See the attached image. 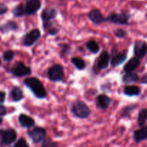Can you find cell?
I'll return each instance as SVG.
<instances>
[{"instance_id": "obj_9", "label": "cell", "mask_w": 147, "mask_h": 147, "mask_svg": "<svg viewBox=\"0 0 147 147\" xmlns=\"http://www.w3.org/2000/svg\"><path fill=\"white\" fill-rule=\"evenodd\" d=\"M128 50H123L122 52H118L117 47L114 46L112 49L111 56H110L111 64L113 67H117L123 64L127 59Z\"/></svg>"}, {"instance_id": "obj_33", "label": "cell", "mask_w": 147, "mask_h": 147, "mask_svg": "<svg viewBox=\"0 0 147 147\" xmlns=\"http://www.w3.org/2000/svg\"><path fill=\"white\" fill-rule=\"evenodd\" d=\"M47 32L48 34V35L50 36H55L60 32V29L57 28V27H52L51 28H50L49 30H47Z\"/></svg>"}, {"instance_id": "obj_26", "label": "cell", "mask_w": 147, "mask_h": 147, "mask_svg": "<svg viewBox=\"0 0 147 147\" xmlns=\"http://www.w3.org/2000/svg\"><path fill=\"white\" fill-rule=\"evenodd\" d=\"M146 119H147V109L146 108L142 109V110L139 111V115H138V119H137V122L138 125H139V127H143L146 125Z\"/></svg>"}, {"instance_id": "obj_35", "label": "cell", "mask_w": 147, "mask_h": 147, "mask_svg": "<svg viewBox=\"0 0 147 147\" xmlns=\"http://www.w3.org/2000/svg\"><path fill=\"white\" fill-rule=\"evenodd\" d=\"M7 113V109L4 105H0V117L5 116Z\"/></svg>"}, {"instance_id": "obj_17", "label": "cell", "mask_w": 147, "mask_h": 147, "mask_svg": "<svg viewBox=\"0 0 147 147\" xmlns=\"http://www.w3.org/2000/svg\"><path fill=\"white\" fill-rule=\"evenodd\" d=\"M141 65V60L137 57H133L126 63L123 67V71L125 73H133Z\"/></svg>"}, {"instance_id": "obj_29", "label": "cell", "mask_w": 147, "mask_h": 147, "mask_svg": "<svg viewBox=\"0 0 147 147\" xmlns=\"http://www.w3.org/2000/svg\"><path fill=\"white\" fill-rule=\"evenodd\" d=\"M14 56H15L14 52L11 50H6V51L3 53L2 58L5 62H10L14 58Z\"/></svg>"}, {"instance_id": "obj_38", "label": "cell", "mask_w": 147, "mask_h": 147, "mask_svg": "<svg viewBox=\"0 0 147 147\" xmlns=\"http://www.w3.org/2000/svg\"><path fill=\"white\" fill-rule=\"evenodd\" d=\"M2 123H3V119L0 117V125L2 124Z\"/></svg>"}, {"instance_id": "obj_37", "label": "cell", "mask_w": 147, "mask_h": 147, "mask_svg": "<svg viewBox=\"0 0 147 147\" xmlns=\"http://www.w3.org/2000/svg\"><path fill=\"white\" fill-rule=\"evenodd\" d=\"M141 83H142V84H144V85L147 84V74L146 73H145V74L142 77Z\"/></svg>"}, {"instance_id": "obj_39", "label": "cell", "mask_w": 147, "mask_h": 147, "mask_svg": "<svg viewBox=\"0 0 147 147\" xmlns=\"http://www.w3.org/2000/svg\"><path fill=\"white\" fill-rule=\"evenodd\" d=\"M1 65V59H0V66Z\"/></svg>"}, {"instance_id": "obj_3", "label": "cell", "mask_w": 147, "mask_h": 147, "mask_svg": "<svg viewBox=\"0 0 147 147\" xmlns=\"http://www.w3.org/2000/svg\"><path fill=\"white\" fill-rule=\"evenodd\" d=\"M57 14L58 11L57 9L53 7H46L42 11L40 17L42 21V27L45 31H47L53 27V23L52 22V21L56 18Z\"/></svg>"}, {"instance_id": "obj_14", "label": "cell", "mask_w": 147, "mask_h": 147, "mask_svg": "<svg viewBox=\"0 0 147 147\" xmlns=\"http://www.w3.org/2000/svg\"><path fill=\"white\" fill-rule=\"evenodd\" d=\"M110 54L106 50L101 52L96 60V66L98 70H105L108 68L110 63Z\"/></svg>"}, {"instance_id": "obj_20", "label": "cell", "mask_w": 147, "mask_h": 147, "mask_svg": "<svg viewBox=\"0 0 147 147\" xmlns=\"http://www.w3.org/2000/svg\"><path fill=\"white\" fill-rule=\"evenodd\" d=\"M10 98L14 103H18L23 100L24 96L23 90L19 86H13L12 89L10 91Z\"/></svg>"}, {"instance_id": "obj_4", "label": "cell", "mask_w": 147, "mask_h": 147, "mask_svg": "<svg viewBox=\"0 0 147 147\" xmlns=\"http://www.w3.org/2000/svg\"><path fill=\"white\" fill-rule=\"evenodd\" d=\"M47 78L52 82H61L65 78V70L62 65L54 64L47 72Z\"/></svg>"}, {"instance_id": "obj_21", "label": "cell", "mask_w": 147, "mask_h": 147, "mask_svg": "<svg viewBox=\"0 0 147 147\" xmlns=\"http://www.w3.org/2000/svg\"><path fill=\"white\" fill-rule=\"evenodd\" d=\"M142 93V90L140 87L134 85L131 86H126L123 88V94L129 97H133V96H139Z\"/></svg>"}, {"instance_id": "obj_22", "label": "cell", "mask_w": 147, "mask_h": 147, "mask_svg": "<svg viewBox=\"0 0 147 147\" xmlns=\"http://www.w3.org/2000/svg\"><path fill=\"white\" fill-rule=\"evenodd\" d=\"M139 80V76L136 73H125L122 76V82L125 84H130V83L137 82Z\"/></svg>"}, {"instance_id": "obj_31", "label": "cell", "mask_w": 147, "mask_h": 147, "mask_svg": "<svg viewBox=\"0 0 147 147\" xmlns=\"http://www.w3.org/2000/svg\"><path fill=\"white\" fill-rule=\"evenodd\" d=\"M41 147H59L58 144L55 142L50 139H45L42 142Z\"/></svg>"}, {"instance_id": "obj_16", "label": "cell", "mask_w": 147, "mask_h": 147, "mask_svg": "<svg viewBox=\"0 0 147 147\" xmlns=\"http://www.w3.org/2000/svg\"><path fill=\"white\" fill-rule=\"evenodd\" d=\"M18 123L22 128L30 129L35 126V121L31 116L25 113H20L18 116Z\"/></svg>"}, {"instance_id": "obj_32", "label": "cell", "mask_w": 147, "mask_h": 147, "mask_svg": "<svg viewBox=\"0 0 147 147\" xmlns=\"http://www.w3.org/2000/svg\"><path fill=\"white\" fill-rule=\"evenodd\" d=\"M13 147H30V145L24 138H20L16 142Z\"/></svg>"}, {"instance_id": "obj_34", "label": "cell", "mask_w": 147, "mask_h": 147, "mask_svg": "<svg viewBox=\"0 0 147 147\" xmlns=\"http://www.w3.org/2000/svg\"><path fill=\"white\" fill-rule=\"evenodd\" d=\"M8 7L4 3L0 2V16L4 15L8 12Z\"/></svg>"}, {"instance_id": "obj_15", "label": "cell", "mask_w": 147, "mask_h": 147, "mask_svg": "<svg viewBox=\"0 0 147 147\" xmlns=\"http://www.w3.org/2000/svg\"><path fill=\"white\" fill-rule=\"evenodd\" d=\"M111 98L104 93L98 95L96 98V106L98 109L106 110L111 103Z\"/></svg>"}, {"instance_id": "obj_10", "label": "cell", "mask_w": 147, "mask_h": 147, "mask_svg": "<svg viewBox=\"0 0 147 147\" xmlns=\"http://www.w3.org/2000/svg\"><path fill=\"white\" fill-rule=\"evenodd\" d=\"M0 136L2 144L5 146H10L14 143L17 138V133L15 129L9 128L0 130Z\"/></svg>"}, {"instance_id": "obj_12", "label": "cell", "mask_w": 147, "mask_h": 147, "mask_svg": "<svg viewBox=\"0 0 147 147\" xmlns=\"http://www.w3.org/2000/svg\"><path fill=\"white\" fill-rule=\"evenodd\" d=\"M42 7L40 0H27L24 4L25 15L31 16L35 14Z\"/></svg>"}, {"instance_id": "obj_30", "label": "cell", "mask_w": 147, "mask_h": 147, "mask_svg": "<svg viewBox=\"0 0 147 147\" xmlns=\"http://www.w3.org/2000/svg\"><path fill=\"white\" fill-rule=\"evenodd\" d=\"M113 34L117 38L119 39H123L127 36L128 32L123 29L117 28L113 31Z\"/></svg>"}, {"instance_id": "obj_2", "label": "cell", "mask_w": 147, "mask_h": 147, "mask_svg": "<svg viewBox=\"0 0 147 147\" xmlns=\"http://www.w3.org/2000/svg\"><path fill=\"white\" fill-rule=\"evenodd\" d=\"M71 112L76 117L80 119H88L91 114V110L86 102L80 99L75 100L71 105Z\"/></svg>"}, {"instance_id": "obj_11", "label": "cell", "mask_w": 147, "mask_h": 147, "mask_svg": "<svg viewBox=\"0 0 147 147\" xmlns=\"http://www.w3.org/2000/svg\"><path fill=\"white\" fill-rule=\"evenodd\" d=\"M134 54L138 59H143L147 54V45L145 40H138L134 42Z\"/></svg>"}, {"instance_id": "obj_36", "label": "cell", "mask_w": 147, "mask_h": 147, "mask_svg": "<svg viewBox=\"0 0 147 147\" xmlns=\"http://www.w3.org/2000/svg\"><path fill=\"white\" fill-rule=\"evenodd\" d=\"M6 100V93L3 90H0V105H3Z\"/></svg>"}, {"instance_id": "obj_18", "label": "cell", "mask_w": 147, "mask_h": 147, "mask_svg": "<svg viewBox=\"0 0 147 147\" xmlns=\"http://www.w3.org/2000/svg\"><path fill=\"white\" fill-rule=\"evenodd\" d=\"M147 139V126H144L143 127L136 129L133 133V139L136 143H141Z\"/></svg>"}, {"instance_id": "obj_5", "label": "cell", "mask_w": 147, "mask_h": 147, "mask_svg": "<svg viewBox=\"0 0 147 147\" xmlns=\"http://www.w3.org/2000/svg\"><path fill=\"white\" fill-rule=\"evenodd\" d=\"M131 14L127 12H112L106 17L107 22L119 25H129Z\"/></svg>"}, {"instance_id": "obj_8", "label": "cell", "mask_w": 147, "mask_h": 147, "mask_svg": "<svg viewBox=\"0 0 147 147\" xmlns=\"http://www.w3.org/2000/svg\"><path fill=\"white\" fill-rule=\"evenodd\" d=\"M32 69L30 66H27L23 62L18 61L11 67L10 73L17 78H22L32 74Z\"/></svg>"}, {"instance_id": "obj_24", "label": "cell", "mask_w": 147, "mask_h": 147, "mask_svg": "<svg viewBox=\"0 0 147 147\" xmlns=\"http://www.w3.org/2000/svg\"><path fill=\"white\" fill-rule=\"evenodd\" d=\"M12 15L14 17L20 18L25 16V11H24V4L23 3H20L16 5L11 10Z\"/></svg>"}, {"instance_id": "obj_1", "label": "cell", "mask_w": 147, "mask_h": 147, "mask_svg": "<svg viewBox=\"0 0 147 147\" xmlns=\"http://www.w3.org/2000/svg\"><path fill=\"white\" fill-rule=\"evenodd\" d=\"M24 84L30 91L32 93L34 97L38 99H45L47 98V93L41 80L37 77L27 78L24 80Z\"/></svg>"}, {"instance_id": "obj_7", "label": "cell", "mask_w": 147, "mask_h": 147, "mask_svg": "<svg viewBox=\"0 0 147 147\" xmlns=\"http://www.w3.org/2000/svg\"><path fill=\"white\" fill-rule=\"evenodd\" d=\"M41 37V31L39 29L34 28L26 33L22 37V44L25 47H31L35 44Z\"/></svg>"}, {"instance_id": "obj_27", "label": "cell", "mask_w": 147, "mask_h": 147, "mask_svg": "<svg viewBox=\"0 0 147 147\" xmlns=\"http://www.w3.org/2000/svg\"><path fill=\"white\" fill-rule=\"evenodd\" d=\"M137 104H130L128 105V106H125L121 111V117L123 118H127V119H129L130 118L131 113H132L134 109H136V108L137 107Z\"/></svg>"}, {"instance_id": "obj_19", "label": "cell", "mask_w": 147, "mask_h": 147, "mask_svg": "<svg viewBox=\"0 0 147 147\" xmlns=\"http://www.w3.org/2000/svg\"><path fill=\"white\" fill-rule=\"evenodd\" d=\"M19 29V25L16 22L12 20L7 21L4 24L0 25V33L1 34H7L9 32L17 31Z\"/></svg>"}, {"instance_id": "obj_25", "label": "cell", "mask_w": 147, "mask_h": 147, "mask_svg": "<svg viewBox=\"0 0 147 147\" xmlns=\"http://www.w3.org/2000/svg\"><path fill=\"white\" fill-rule=\"evenodd\" d=\"M86 47L87 50L92 54L96 55L98 53V52L100 51V46L98 44L97 42L93 40H88L86 43Z\"/></svg>"}, {"instance_id": "obj_28", "label": "cell", "mask_w": 147, "mask_h": 147, "mask_svg": "<svg viewBox=\"0 0 147 147\" xmlns=\"http://www.w3.org/2000/svg\"><path fill=\"white\" fill-rule=\"evenodd\" d=\"M60 57H63L66 55H68L72 50V47L70 45L67 43H63L60 45Z\"/></svg>"}, {"instance_id": "obj_23", "label": "cell", "mask_w": 147, "mask_h": 147, "mask_svg": "<svg viewBox=\"0 0 147 147\" xmlns=\"http://www.w3.org/2000/svg\"><path fill=\"white\" fill-rule=\"evenodd\" d=\"M70 61L78 70H83L86 69V63L81 57H73L70 59Z\"/></svg>"}, {"instance_id": "obj_6", "label": "cell", "mask_w": 147, "mask_h": 147, "mask_svg": "<svg viewBox=\"0 0 147 147\" xmlns=\"http://www.w3.org/2000/svg\"><path fill=\"white\" fill-rule=\"evenodd\" d=\"M27 136L30 137L34 144H39L43 142L47 136V131L45 128L40 126H34L32 129H28Z\"/></svg>"}, {"instance_id": "obj_13", "label": "cell", "mask_w": 147, "mask_h": 147, "mask_svg": "<svg viewBox=\"0 0 147 147\" xmlns=\"http://www.w3.org/2000/svg\"><path fill=\"white\" fill-rule=\"evenodd\" d=\"M88 18L93 23V24L98 25L102 23L107 22L106 17L103 16L101 11L98 9H93L88 13Z\"/></svg>"}]
</instances>
